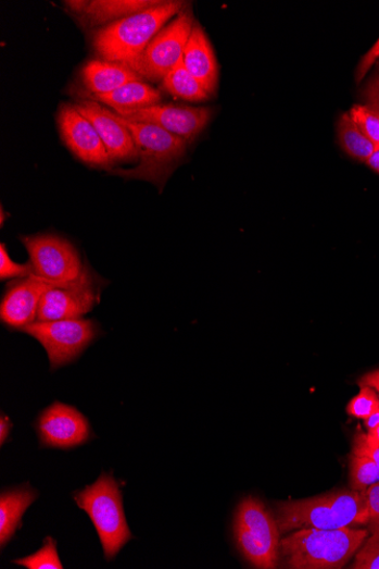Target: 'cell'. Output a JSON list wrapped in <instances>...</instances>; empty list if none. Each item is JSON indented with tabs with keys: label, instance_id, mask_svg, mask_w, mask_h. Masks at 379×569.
<instances>
[{
	"label": "cell",
	"instance_id": "12",
	"mask_svg": "<svg viewBox=\"0 0 379 569\" xmlns=\"http://www.w3.org/2000/svg\"><path fill=\"white\" fill-rule=\"evenodd\" d=\"M37 430L42 446L58 449L79 447L91 436L84 413L62 403L50 405L41 412Z\"/></svg>",
	"mask_w": 379,
	"mask_h": 569
},
{
	"label": "cell",
	"instance_id": "27",
	"mask_svg": "<svg viewBox=\"0 0 379 569\" xmlns=\"http://www.w3.org/2000/svg\"><path fill=\"white\" fill-rule=\"evenodd\" d=\"M33 275V267L30 262L28 264L15 263L5 244L0 246V279L3 281L12 279H24Z\"/></svg>",
	"mask_w": 379,
	"mask_h": 569
},
{
	"label": "cell",
	"instance_id": "32",
	"mask_svg": "<svg viewBox=\"0 0 379 569\" xmlns=\"http://www.w3.org/2000/svg\"><path fill=\"white\" fill-rule=\"evenodd\" d=\"M366 97L370 103V108L379 114V76L368 85L366 89Z\"/></svg>",
	"mask_w": 379,
	"mask_h": 569
},
{
	"label": "cell",
	"instance_id": "3",
	"mask_svg": "<svg viewBox=\"0 0 379 569\" xmlns=\"http://www.w3.org/2000/svg\"><path fill=\"white\" fill-rule=\"evenodd\" d=\"M368 531L350 527L336 530H298L281 541V552L292 569H340L355 555Z\"/></svg>",
	"mask_w": 379,
	"mask_h": 569
},
{
	"label": "cell",
	"instance_id": "11",
	"mask_svg": "<svg viewBox=\"0 0 379 569\" xmlns=\"http://www.w3.org/2000/svg\"><path fill=\"white\" fill-rule=\"evenodd\" d=\"M119 116L134 122L157 125L164 131L185 139L193 140L211 121L213 111L206 108L157 106L137 110H113Z\"/></svg>",
	"mask_w": 379,
	"mask_h": 569
},
{
	"label": "cell",
	"instance_id": "20",
	"mask_svg": "<svg viewBox=\"0 0 379 569\" xmlns=\"http://www.w3.org/2000/svg\"><path fill=\"white\" fill-rule=\"evenodd\" d=\"M91 98L97 102L106 103L113 110H137L157 106L161 101V92L143 82H134L110 94L96 95Z\"/></svg>",
	"mask_w": 379,
	"mask_h": 569
},
{
	"label": "cell",
	"instance_id": "13",
	"mask_svg": "<svg viewBox=\"0 0 379 569\" xmlns=\"http://www.w3.org/2000/svg\"><path fill=\"white\" fill-rule=\"evenodd\" d=\"M61 136L70 150L84 163L110 169L112 161L94 125L74 106H64L59 113Z\"/></svg>",
	"mask_w": 379,
	"mask_h": 569
},
{
	"label": "cell",
	"instance_id": "2",
	"mask_svg": "<svg viewBox=\"0 0 379 569\" xmlns=\"http://www.w3.org/2000/svg\"><path fill=\"white\" fill-rule=\"evenodd\" d=\"M182 8L181 2H161L154 8L105 25L93 35L96 53L109 62H134L165 28V24L181 13Z\"/></svg>",
	"mask_w": 379,
	"mask_h": 569
},
{
	"label": "cell",
	"instance_id": "24",
	"mask_svg": "<svg viewBox=\"0 0 379 569\" xmlns=\"http://www.w3.org/2000/svg\"><path fill=\"white\" fill-rule=\"evenodd\" d=\"M28 569H63L53 537H47L43 546L36 554L13 561Z\"/></svg>",
	"mask_w": 379,
	"mask_h": 569
},
{
	"label": "cell",
	"instance_id": "34",
	"mask_svg": "<svg viewBox=\"0 0 379 569\" xmlns=\"http://www.w3.org/2000/svg\"><path fill=\"white\" fill-rule=\"evenodd\" d=\"M11 429V420L5 416V413H2V418H0V444H2V446L5 444Z\"/></svg>",
	"mask_w": 379,
	"mask_h": 569
},
{
	"label": "cell",
	"instance_id": "18",
	"mask_svg": "<svg viewBox=\"0 0 379 569\" xmlns=\"http://www.w3.org/2000/svg\"><path fill=\"white\" fill-rule=\"evenodd\" d=\"M83 79L91 96L110 94L126 84L142 82V77L128 65L104 60L89 62L84 67Z\"/></svg>",
	"mask_w": 379,
	"mask_h": 569
},
{
	"label": "cell",
	"instance_id": "22",
	"mask_svg": "<svg viewBox=\"0 0 379 569\" xmlns=\"http://www.w3.org/2000/svg\"><path fill=\"white\" fill-rule=\"evenodd\" d=\"M163 87L175 97L189 101L206 100L210 97L207 91L188 72L184 58L164 77Z\"/></svg>",
	"mask_w": 379,
	"mask_h": 569
},
{
	"label": "cell",
	"instance_id": "4",
	"mask_svg": "<svg viewBox=\"0 0 379 569\" xmlns=\"http://www.w3.org/2000/svg\"><path fill=\"white\" fill-rule=\"evenodd\" d=\"M78 507L92 521L103 546L105 558L112 560L134 536L123 508L122 493L111 474H101L91 485L74 495Z\"/></svg>",
	"mask_w": 379,
	"mask_h": 569
},
{
	"label": "cell",
	"instance_id": "7",
	"mask_svg": "<svg viewBox=\"0 0 379 569\" xmlns=\"http://www.w3.org/2000/svg\"><path fill=\"white\" fill-rule=\"evenodd\" d=\"M46 349L50 368L58 370L77 359L97 338L99 326L92 320L71 319L39 322L22 330Z\"/></svg>",
	"mask_w": 379,
	"mask_h": 569
},
{
	"label": "cell",
	"instance_id": "16",
	"mask_svg": "<svg viewBox=\"0 0 379 569\" xmlns=\"http://www.w3.org/2000/svg\"><path fill=\"white\" fill-rule=\"evenodd\" d=\"M184 63L188 72L213 95L218 79V66L213 47L201 25L194 22L192 33L185 49Z\"/></svg>",
	"mask_w": 379,
	"mask_h": 569
},
{
	"label": "cell",
	"instance_id": "38",
	"mask_svg": "<svg viewBox=\"0 0 379 569\" xmlns=\"http://www.w3.org/2000/svg\"><path fill=\"white\" fill-rule=\"evenodd\" d=\"M369 532L371 534L379 533V517L378 519L369 522Z\"/></svg>",
	"mask_w": 379,
	"mask_h": 569
},
{
	"label": "cell",
	"instance_id": "6",
	"mask_svg": "<svg viewBox=\"0 0 379 569\" xmlns=\"http://www.w3.org/2000/svg\"><path fill=\"white\" fill-rule=\"evenodd\" d=\"M233 529L237 546L250 565L262 569L277 567L280 530L261 499L249 496L239 504Z\"/></svg>",
	"mask_w": 379,
	"mask_h": 569
},
{
	"label": "cell",
	"instance_id": "10",
	"mask_svg": "<svg viewBox=\"0 0 379 569\" xmlns=\"http://www.w3.org/2000/svg\"><path fill=\"white\" fill-rule=\"evenodd\" d=\"M103 283L105 282L86 265L78 280L55 284L47 290L40 302L37 321L83 319L99 302Z\"/></svg>",
	"mask_w": 379,
	"mask_h": 569
},
{
	"label": "cell",
	"instance_id": "8",
	"mask_svg": "<svg viewBox=\"0 0 379 569\" xmlns=\"http://www.w3.org/2000/svg\"><path fill=\"white\" fill-rule=\"evenodd\" d=\"M194 22L190 12H181L151 40L137 60L126 65L142 79L164 81L167 73L184 58Z\"/></svg>",
	"mask_w": 379,
	"mask_h": 569
},
{
	"label": "cell",
	"instance_id": "29",
	"mask_svg": "<svg viewBox=\"0 0 379 569\" xmlns=\"http://www.w3.org/2000/svg\"><path fill=\"white\" fill-rule=\"evenodd\" d=\"M352 455L368 458L379 467V444L372 442L367 433L358 431L353 437Z\"/></svg>",
	"mask_w": 379,
	"mask_h": 569
},
{
	"label": "cell",
	"instance_id": "25",
	"mask_svg": "<svg viewBox=\"0 0 379 569\" xmlns=\"http://www.w3.org/2000/svg\"><path fill=\"white\" fill-rule=\"evenodd\" d=\"M361 132L379 149V114L369 106H356L349 113Z\"/></svg>",
	"mask_w": 379,
	"mask_h": 569
},
{
	"label": "cell",
	"instance_id": "19",
	"mask_svg": "<svg viewBox=\"0 0 379 569\" xmlns=\"http://www.w3.org/2000/svg\"><path fill=\"white\" fill-rule=\"evenodd\" d=\"M38 494L28 484L8 490L0 496V545L4 548L22 522L25 511L37 499Z\"/></svg>",
	"mask_w": 379,
	"mask_h": 569
},
{
	"label": "cell",
	"instance_id": "37",
	"mask_svg": "<svg viewBox=\"0 0 379 569\" xmlns=\"http://www.w3.org/2000/svg\"><path fill=\"white\" fill-rule=\"evenodd\" d=\"M367 435L370 440H372V442L379 444V426L375 430L368 431Z\"/></svg>",
	"mask_w": 379,
	"mask_h": 569
},
{
	"label": "cell",
	"instance_id": "5",
	"mask_svg": "<svg viewBox=\"0 0 379 569\" xmlns=\"http://www.w3.org/2000/svg\"><path fill=\"white\" fill-rule=\"evenodd\" d=\"M109 112L132 135L140 162L134 170L116 169L112 173L126 178L148 180L156 185H163L173 165L182 159L187 141L157 125L134 122L119 116L114 111L109 110Z\"/></svg>",
	"mask_w": 379,
	"mask_h": 569
},
{
	"label": "cell",
	"instance_id": "23",
	"mask_svg": "<svg viewBox=\"0 0 379 569\" xmlns=\"http://www.w3.org/2000/svg\"><path fill=\"white\" fill-rule=\"evenodd\" d=\"M379 482L378 465L363 457H350V484L352 490L366 491L370 485Z\"/></svg>",
	"mask_w": 379,
	"mask_h": 569
},
{
	"label": "cell",
	"instance_id": "28",
	"mask_svg": "<svg viewBox=\"0 0 379 569\" xmlns=\"http://www.w3.org/2000/svg\"><path fill=\"white\" fill-rule=\"evenodd\" d=\"M352 569H379V533L366 541L352 564Z\"/></svg>",
	"mask_w": 379,
	"mask_h": 569
},
{
	"label": "cell",
	"instance_id": "17",
	"mask_svg": "<svg viewBox=\"0 0 379 569\" xmlns=\"http://www.w3.org/2000/svg\"><path fill=\"white\" fill-rule=\"evenodd\" d=\"M157 0H92V2H64L70 11L81 15L88 25L116 22L159 5Z\"/></svg>",
	"mask_w": 379,
	"mask_h": 569
},
{
	"label": "cell",
	"instance_id": "21",
	"mask_svg": "<svg viewBox=\"0 0 379 569\" xmlns=\"http://www.w3.org/2000/svg\"><path fill=\"white\" fill-rule=\"evenodd\" d=\"M339 139L349 157L367 162L375 152V145L361 132L349 113H344L339 121Z\"/></svg>",
	"mask_w": 379,
	"mask_h": 569
},
{
	"label": "cell",
	"instance_id": "26",
	"mask_svg": "<svg viewBox=\"0 0 379 569\" xmlns=\"http://www.w3.org/2000/svg\"><path fill=\"white\" fill-rule=\"evenodd\" d=\"M377 409H379V398L369 386H363L361 393L346 406L349 417L364 421Z\"/></svg>",
	"mask_w": 379,
	"mask_h": 569
},
{
	"label": "cell",
	"instance_id": "15",
	"mask_svg": "<svg viewBox=\"0 0 379 569\" xmlns=\"http://www.w3.org/2000/svg\"><path fill=\"white\" fill-rule=\"evenodd\" d=\"M96 127L103 140L112 163L131 162L139 159L138 149L128 128L115 120L104 107L94 100H81L73 103Z\"/></svg>",
	"mask_w": 379,
	"mask_h": 569
},
{
	"label": "cell",
	"instance_id": "14",
	"mask_svg": "<svg viewBox=\"0 0 379 569\" xmlns=\"http://www.w3.org/2000/svg\"><path fill=\"white\" fill-rule=\"evenodd\" d=\"M53 286L55 284L34 274L13 282L0 306V319L7 326L21 331L33 324L37 321L43 295Z\"/></svg>",
	"mask_w": 379,
	"mask_h": 569
},
{
	"label": "cell",
	"instance_id": "30",
	"mask_svg": "<svg viewBox=\"0 0 379 569\" xmlns=\"http://www.w3.org/2000/svg\"><path fill=\"white\" fill-rule=\"evenodd\" d=\"M379 60V38L376 44L371 47L368 53L364 57L357 70V82L364 81V77L369 72L371 66Z\"/></svg>",
	"mask_w": 379,
	"mask_h": 569
},
{
	"label": "cell",
	"instance_id": "33",
	"mask_svg": "<svg viewBox=\"0 0 379 569\" xmlns=\"http://www.w3.org/2000/svg\"><path fill=\"white\" fill-rule=\"evenodd\" d=\"M358 385L361 387L363 386H369L371 389H374L379 398V370L369 372L365 374L363 378L358 380Z\"/></svg>",
	"mask_w": 379,
	"mask_h": 569
},
{
	"label": "cell",
	"instance_id": "1",
	"mask_svg": "<svg viewBox=\"0 0 379 569\" xmlns=\"http://www.w3.org/2000/svg\"><path fill=\"white\" fill-rule=\"evenodd\" d=\"M365 491L337 490L330 494L277 505L281 533L294 530H336L369 523Z\"/></svg>",
	"mask_w": 379,
	"mask_h": 569
},
{
	"label": "cell",
	"instance_id": "36",
	"mask_svg": "<svg viewBox=\"0 0 379 569\" xmlns=\"http://www.w3.org/2000/svg\"><path fill=\"white\" fill-rule=\"evenodd\" d=\"M366 163L371 170L379 173V149L375 150L371 158Z\"/></svg>",
	"mask_w": 379,
	"mask_h": 569
},
{
	"label": "cell",
	"instance_id": "35",
	"mask_svg": "<svg viewBox=\"0 0 379 569\" xmlns=\"http://www.w3.org/2000/svg\"><path fill=\"white\" fill-rule=\"evenodd\" d=\"M365 426L368 431L375 430L379 426V409L374 411L371 416L365 420Z\"/></svg>",
	"mask_w": 379,
	"mask_h": 569
},
{
	"label": "cell",
	"instance_id": "31",
	"mask_svg": "<svg viewBox=\"0 0 379 569\" xmlns=\"http://www.w3.org/2000/svg\"><path fill=\"white\" fill-rule=\"evenodd\" d=\"M366 498L369 508L370 521L379 517V482L370 485L366 491Z\"/></svg>",
	"mask_w": 379,
	"mask_h": 569
},
{
	"label": "cell",
	"instance_id": "9",
	"mask_svg": "<svg viewBox=\"0 0 379 569\" xmlns=\"http://www.w3.org/2000/svg\"><path fill=\"white\" fill-rule=\"evenodd\" d=\"M30 256L33 274L53 284L78 280L87 264L68 240L56 235L22 237Z\"/></svg>",
	"mask_w": 379,
	"mask_h": 569
}]
</instances>
